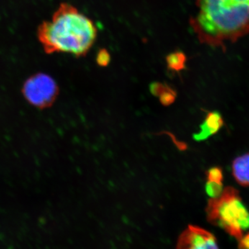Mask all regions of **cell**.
I'll use <instances>...</instances> for the list:
<instances>
[{
  "label": "cell",
  "instance_id": "1",
  "mask_svg": "<svg viewBox=\"0 0 249 249\" xmlns=\"http://www.w3.org/2000/svg\"><path fill=\"white\" fill-rule=\"evenodd\" d=\"M190 25L201 44L225 49L249 34V0H196Z\"/></svg>",
  "mask_w": 249,
  "mask_h": 249
},
{
  "label": "cell",
  "instance_id": "2",
  "mask_svg": "<svg viewBox=\"0 0 249 249\" xmlns=\"http://www.w3.org/2000/svg\"><path fill=\"white\" fill-rule=\"evenodd\" d=\"M97 34L93 21L68 3H62L52 19L42 23L37 30L46 53H67L77 58L88 54Z\"/></svg>",
  "mask_w": 249,
  "mask_h": 249
},
{
  "label": "cell",
  "instance_id": "3",
  "mask_svg": "<svg viewBox=\"0 0 249 249\" xmlns=\"http://www.w3.org/2000/svg\"><path fill=\"white\" fill-rule=\"evenodd\" d=\"M210 223L222 228L237 240L249 229V210L244 204L240 193L227 187L217 198H211L206 209Z\"/></svg>",
  "mask_w": 249,
  "mask_h": 249
},
{
  "label": "cell",
  "instance_id": "4",
  "mask_svg": "<svg viewBox=\"0 0 249 249\" xmlns=\"http://www.w3.org/2000/svg\"><path fill=\"white\" fill-rule=\"evenodd\" d=\"M22 91L29 104L39 109H46L55 102L59 88L53 78L46 73H37L24 82Z\"/></svg>",
  "mask_w": 249,
  "mask_h": 249
},
{
  "label": "cell",
  "instance_id": "5",
  "mask_svg": "<svg viewBox=\"0 0 249 249\" xmlns=\"http://www.w3.org/2000/svg\"><path fill=\"white\" fill-rule=\"evenodd\" d=\"M176 249H219L215 237L202 228L189 225L179 235Z\"/></svg>",
  "mask_w": 249,
  "mask_h": 249
},
{
  "label": "cell",
  "instance_id": "6",
  "mask_svg": "<svg viewBox=\"0 0 249 249\" xmlns=\"http://www.w3.org/2000/svg\"><path fill=\"white\" fill-rule=\"evenodd\" d=\"M224 121L220 113L217 111L208 113L204 123L201 124L200 131L195 134V140L202 142L219 132L224 125Z\"/></svg>",
  "mask_w": 249,
  "mask_h": 249
},
{
  "label": "cell",
  "instance_id": "7",
  "mask_svg": "<svg viewBox=\"0 0 249 249\" xmlns=\"http://www.w3.org/2000/svg\"><path fill=\"white\" fill-rule=\"evenodd\" d=\"M232 175L242 186H249V153L237 157L232 162Z\"/></svg>",
  "mask_w": 249,
  "mask_h": 249
},
{
  "label": "cell",
  "instance_id": "8",
  "mask_svg": "<svg viewBox=\"0 0 249 249\" xmlns=\"http://www.w3.org/2000/svg\"><path fill=\"white\" fill-rule=\"evenodd\" d=\"M187 58L184 53L175 52L166 57V63L168 68L174 71H180L184 70Z\"/></svg>",
  "mask_w": 249,
  "mask_h": 249
},
{
  "label": "cell",
  "instance_id": "9",
  "mask_svg": "<svg viewBox=\"0 0 249 249\" xmlns=\"http://www.w3.org/2000/svg\"><path fill=\"white\" fill-rule=\"evenodd\" d=\"M176 96V92L169 86L165 85L164 89H163L158 97H160L162 105L168 106L175 102Z\"/></svg>",
  "mask_w": 249,
  "mask_h": 249
},
{
  "label": "cell",
  "instance_id": "10",
  "mask_svg": "<svg viewBox=\"0 0 249 249\" xmlns=\"http://www.w3.org/2000/svg\"><path fill=\"white\" fill-rule=\"evenodd\" d=\"M224 191L222 183L208 181L206 184V193L211 198H217Z\"/></svg>",
  "mask_w": 249,
  "mask_h": 249
},
{
  "label": "cell",
  "instance_id": "11",
  "mask_svg": "<svg viewBox=\"0 0 249 249\" xmlns=\"http://www.w3.org/2000/svg\"><path fill=\"white\" fill-rule=\"evenodd\" d=\"M208 181H214V182L222 183L223 172L220 168L213 167L210 168L206 173Z\"/></svg>",
  "mask_w": 249,
  "mask_h": 249
},
{
  "label": "cell",
  "instance_id": "12",
  "mask_svg": "<svg viewBox=\"0 0 249 249\" xmlns=\"http://www.w3.org/2000/svg\"><path fill=\"white\" fill-rule=\"evenodd\" d=\"M110 61L111 55L107 49H100L96 55V62L98 65L100 67H107Z\"/></svg>",
  "mask_w": 249,
  "mask_h": 249
},
{
  "label": "cell",
  "instance_id": "13",
  "mask_svg": "<svg viewBox=\"0 0 249 249\" xmlns=\"http://www.w3.org/2000/svg\"><path fill=\"white\" fill-rule=\"evenodd\" d=\"M165 85L162 84L160 83H154L150 85V91L152 94L155 95L156 96H159L163 89H164Z\"/></svg>",
  "mask_w": 249,
  "mask_h": 249
},
{
  "label": "cell",
  "instance_id": "14",
  "mask_svg": "<svg viewBox=\"0 0 249 249\" xmlns=\"http://www.w3.org/2000/svg\"><path fill=\"white\" fill-rule=\"evenodd\" d=\"M239 241V249H249V232L242 236Z\"/></svg>",
  "mask_w": 249,
  "mask_h": 249
}]
</instances>
